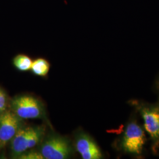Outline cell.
<instances>
[{
    "mask_svg": "<svg viewBox=\"0 0 159 159\" xmlns=\"http://www.w3.org/2000/svg\"><path fill=\"white\" fill-rule=\"evenodd\" d=\"M11 106L15 114L23 119H38L43 115V104L33 97H16L12 101Z\"/></svg>",
    "mask_w": 159,
    "mask_h": 159,
    "instance_id": "277c9868",
    "label": "cell"
},
{
    "mask_svg": "<svg viewBox=\"0 0 159 159\" xmlns=\"http://www.w3.org/2000/svg\"><path fill=\"white\" fill-rule=\"evenodd\" d=\"M75 146L83 159H100L102 157V152L97 144L85 133L82 132L78 134Z\"/></svg>",
    "mask_w": 159,
    "mask_h": 159,
    "instance_id": "52a82bcc",
    "label": "cell"
},
{
    "mask_svg": "<svg viewBox=\"0 0 159 159\" xmlns=\"http://www.w3.org/2000/svg\"><path fill=\"white\" fill-rule=\"evenodd\" d=\"M14 66L22 71H28L31 68L33 61L30 57L24 55H18L14 59Z\"/></svg>",
    "mask_w": 159,
    "mask_h": 159,
    "instance_id": "9c48e42d",
    "label": "cell"
},
{
    "mask_svg": "<svg viewBox=\"0 0 159 159\" xmlns=\"http://www.w3.org/2000/svg\"><path fill=\"white\" fill-rule=\"evenodd\" d=\"M34 74L39 76H45L49 71L50 64L43 58H39L33 62L31 68Z\"/></svg>",
    "mask_w": 159,
    "mask_h": 159,
    "instance_id": "ba28073f",
    "label": "cell"
},
{
    "mask_svg": "<svg viewBox=\"0 0 159 159\" xmlns=\"http://www.w3.org/2000/svg\"><path fill=\"white\" fill-rule=\"evenodd\" d=\"M21 128V118L16 114L6 111L0 115V144L1 148L12 140Z\"/></svg>",
    "mask_w": 159,
    "mask_h": 159,
    "instance_id": "8992f818",
    "label": "cell"
},
{
    "mask_svg": "<svg viewBox=\"0 0 159 159\" xmlns=\"http://www.w3.org/2000/svg\"><path fill=\"white\" fill-rule=\"evenodd\" d=\"M6 106V96L5 93L0 89V113L2 111Z\"/></svg>",
    "mask_w": 159,
    "mask_h": 159,
    "instance_id": "8fae6325",
    "label": "cell"
},
{
    "mask_svg": "<svg viewBox=\"0 0 159 159\" xmlns=\"http://www.w3.org/2000/svg\"><path fill=\"white\" fill-rule=\"evenodd\" d=\"M44 134L41 127L21 128L12 139L11 149L16 156H19L35 147Z\"/></svg>",
    "mask_w": 159,
    "mask_h": 159,
    "instance_id": "3957f363",
    "label": "cell"
},
{
    "mask_svg": "<svg viewBox=\"0 0 159 159\" xmlns=\"http://www.w3.org/2000/svg\"><path fill=\"white\" fill-rule=\"evenodd\" d=\"M1 148V144H0V148Z\"/></svg>",
    "mask_w": 159,
    "mask_h": 159,
    "instance_id": "5bb4252c",
    "label": "cell"
},
{
    "mask_svg": "<svg viewBox=\"0 0 159 159\" xmlns=\"http://www.w3.org/2000/svg\"><path fill=\"white\" fill-rule=\"evenodd\" d=\"M153 90L154 92L157 95H159V74L157 75L155 79L154 80L153 84Z\"/></svg>",
    "mask_w": 159,
    "mask_h": 159,
    "instance_id": "7c38bea8",
    "label": "cell"
},
{
    "mask_svg": "<svg viewBox=\"0 0 159 159\" xmlns=\"http://www.w3.org/2000/svg\"><path fill=\"white\" fill-rule=\"evenodd\" d=\"M157 97H158V98H157V100L156 101V102H157V104L159 105V95L157 96Z\"/></svg>",
    "mask_w": 159,
    "mask_h": 159,
    "instance_id": "4fadbf2b",
    "label": "cell"
},
{
    "mask_svg": "<svg viewBox=\"0 0 159 159\" xmlns=\"http://www.w3.org/2000/svg\"><path fill=\"white\" fill-rule=\"evenodd\" d=\"M148 140L145 130L139 120V115L133 110L123 129L117 148L123 154L142 159L144 157Z\"/></svg>",
    "mask_w": 159,
    "mask_h": 159,
    "instance_id": "6da1fadb",
    "label": "cell"
},
{
    "mask_svg": "<svg viewBox=\"0 0 159 159\" xmlns=\"http://www.w3.org/2000/svg\"><path fill=\"white\" fill-rule=\"evenodd\" d=\"M18 157L19 159H44L43 156L41 153L35 152H24L21 155H20Z\"/></svg>",
    "mask_w": 159,
    "mask_h": 159,
    "instance_id": "30bf717a",
    "label": "cell"
},
{
    "mask_svg": "<svg viewBox=\"0 0 159 159\" xmlns=\"http://www.w3.org/2000/svg\"><path fill=\"white\" fill-rule=\"evenodd\" d=\"M128 104L132 107L142 119V125L148 134L151 152L159 156V105L140 99H130Z\"/></svg>",
    "mask_w": 159,
    "mask_h": 159,
    "instance_id": "7a4b0ae2",
    "label": "cell"
},
{
    "mask_svg": "<svg viewBox=\"0 0 159 159\" xmlns=\"http://www.w3.org/2000/svg\"><path fill=\"white\" fill-rule=\"evenodd\" d=\"M71 152L68 140L56 134L48 137L41 148V153L46 159H67Z\"/></svg>",
    "mask_w": 159,
    "mask_h": 159,
    "instance_id": "5b68a950",
    "label": "cell"
}]
</instances>
